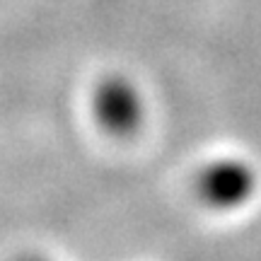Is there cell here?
Returning <instances> with one entry per match:
<instances>
[{
  "instance_id": "1",
  "label": "cell",
  "mask_w": 261,
  "mask_h": 261,
  "mask_svg": "<svg viewBox=\"0 0 261 261\" xmlns=\"http://www.w3.org/2000/svg\"><path fill=\"white\" fill-rule=\"evenodd\" d=\"M194 198L213 215H237L252 208L261 194V169L240 152L205 160L194 172Z\"/></svg>"
},
{
  "instance_id": "3",
  "label": "cell",
  "mask_w": 261,
  "mask_h": 261,
  "mask_svg": "<svg viewBox=\"0 0 261 261\" xmlns=\"http://www.w3.org/2000/svg\"><path fill=\"white\" fill-rule=\"evenodd\" d=\"M19 261H48V259H41V256H24V259H19Z\"/></svg>"
},
{
  "instance_id": "2",
  "label": "cell",
  "mask_w": 261,
  "mask_h": 261,
  "mask_svg": "<svg viewBox=\"0 0 261 261\" xmlns=\"http://www.w3.org/2000/svg\"><path fill=\"white\" fill-rule=\"evenodd\" d=\"M92 116L112 138L126 140L138 136L148 119V104L140 87L128 75H104L92 90Z\"/></svg>"
}]
</instances>
